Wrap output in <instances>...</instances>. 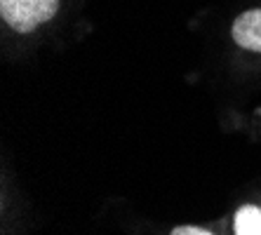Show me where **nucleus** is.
<instances>
[{
    "instance_id": "1",
    "label": "nucleus",
    "mask_w": 261,
    "mask_h": 235,
    "mask_svg": "<svg viewBox=\"0 0 261 235\" xmlns=\"http://www.w3.org/2000/svg\"><path fill=\"white\" fill-rule=\"evenodd\" d=\"M59 0H0L3 21L17 33H31L57 14Z\"/></svg>"
},
{
    "instance_id": "2",
    "label": "nucleus",
    "mask_w": 261,
    "mask_h": 235,
    "mask_svg": "<svg viewBox=\"0 0 261 235\" xmlns=\"http://www.w3.org/2000/svg\"><path fill=\"white\" fill-rule=\"evenodd\" d=\"M233 40L243 49L259 52L261 55V7L259 10H247L233 21Z\"/></svg>"
},
{
    "instance_id": "3",
    "label": "nucleus",
    "mask_w": 261,
    "mask_h": 235,
    "mask_svg": "<svg viewBox=\"0 0 261 235\" xmlns=\"http://www.w3.org/2000/svg\"><path fill=\"white\" fill-rule=\"evenodd\" d=\"M236 235H261V207L243 205L233 217Z\"/></svg>"
},
{
    "instance_id": "4",
    "label": "nucleus",
    "mask_w": 261,
    "mask_h": 235,
    "mask_svg": "<svg viewBox=\"0 0 261 235\" xmlns=\"http://www.w3.org/2000/svg\"><path fill=\"white\" fill-rule=\"evenodd\" d=\"M170 235H214L207 228H200V226H176Z\"/></svg>"
}]
</instances>
